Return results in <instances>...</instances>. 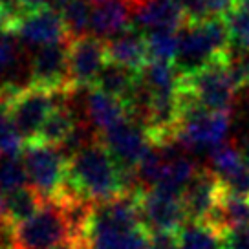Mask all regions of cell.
<instances>
[{"mask_svg": "<svg viewBox=\"0 0 249 249\" xmlns=\"http://www.w3.org/2000/svg\"><path fill=\"white\" fill-rule=\"evenodd\" d=\"M59 195H73L92 203L123 195L119 165L101 136L68 158V172Z\"/></svg>", "mask_w": 249, "mask_h": 249, "instance_id": "1", "label": "cell"}, {"mask_svg": "<svg viewBox=\"0 0 249 249\" xmlns=\"http://www.w3.org/2000/svg\"><path fill=\"white\" fill-rule=\"evenodd\" d=\"M229 48L231 39L224 18L185 22L178 30V53L172 66L179 75H191L224 57Z\"/></svg>", "mask_w": 249, "mask_h": 249, "instance_id": "2", "label": "cell"}, {"mask_svg": "<svg viewBox=\"0 0 249 249\" xmlns=\"http://www.w3.org/2000/svg\"><path fill=\"white\" fill-rule=\"evenodd\" d=\"M73 240V231L59 200H48L26 222L13 227V249H52Z\"/></svg>", "mask_w": 249, "mask_h": 249, "instance_id": "3", "label": "cell"}, {"mask_svg": "<svg viewBox=\"0 0 249 249\" xmlns=\"http://www.w3.org/2000/svg\"><path fill=\"white\" fill-rule=\"evenodd\" d=\"M226 55L191 75H179V86L213 112H229L234 103L236 86L227 68Z\"/></svg>", "mask_w": 249, "mask_h": 249, "instance_id": "4", "label": "cell"}, {"mask_svg": "<svg viewBox=\"0 0 249 249\" xmlns=\"http://www.w3.org/2000/svg\"><path fill=\"white\" fill-rule=\"evenodd\" d=\"M22 160L28 171L30 185L42 196V200H55L61 193L66 172L68 158L59 147L44 143H26Z\"/></svg>", "mask_w": 249, "mask_h": 249, "instance_id": "5", "label": "cell"}, {"mask_svg": "<svg viewBox=\"0 0 249 249\" xmlns=\"http://www.w3.org/2000/svg\"><path fill=\"white\" fill-rule=\"evenodd\" d=\"M64 92V90H62ZM61 92H52L40 86L28 85L8 103L9 116L15 123L24 143H33L52 110L57 105Z\"/></svg>", "mask_w": 249, "mask_h": 249, "instance_id": "6", "label": "cell"}, {"mask_svg": "<svg viewBox=\"0 0 249 249\" xmlns=\"http://www.w3.org/2000/svg\"><path fill=\"white\" fill-rule=\"evenodd\" d=\"M70 42L71 39H64L33 52L30 59V85L52 92L71 90Z\"/></svg>", "mask_w": 249, "mask_h": 249, "instance_id": "7", "label": "cell"}, {"mask_svg": "<svg viewBox=\"0 0 249 249\" xmlns=\"http://www.w3.org/2000/svg\"><path fill=\"white\" fill-rule=\"evenodd\" d=\"M140 213L143 226L152 231L178 233L187 224V213L181 196L165 193L161 189H143L140 193Z\"/></svg>", "mask_w": 249, "mask_h": 249, "instance_id": "8", "label": "cell"}, {"mask_svg": "<svg viewBox=\"0 0 249 249\" xmlns=\"http://www.w3.org/2000/svg\"><path fill=\"white\" fill-rule=\"evenodd\" d=\"M99 136L105 147L114 156L117 165L126 169H138L140 161L152 147L147 130L130 117H126L124 121L117 123L116 126H112Z\"/></svg>", "mask_w": 249, "mask_h": 249, "instance_id": "9", "label": "cell"}, {"mask_svg": "<svg viewBox=\"0 0 249 249\" xmlns=\"http://www.w3.org/2000/svg\"><path fill=\"white\" fill-rule=\"evenodd\" d=\"M108 61L107 42L92 35L70 42V86L93 88L101 68Z\"/></svg>", "mask_w": 249, "mask_h": 249, "instance_id": "10", "label": "cell"}, {"mask_svg": "<svg viewBox=\"0 0 249 249\" xmlns=\"http://www.w3.org/2000/svg\"><path fill=\"white\" fill-rule=\"evenodd\" d=\"M13 33L22 44L30 48H42L68 39L61 13L53 8H44L26 13L15 24Z\"/></svg>", "mask_w": 249, "mask_h": 249, "instance_id": "11", "label": "cell"}, {"mask_svg": "<svg viewBox=\"0 0 249 249\" xmlns=\"http://www.w3.org/2000/svg\"><path fill=\"white\" fill-rule=\"evenodd\" d=\"M224 193L222 183L211 169H198L195 178L181 193L189 222H205L216 209L220 196Z\"/></svg>", "mask_w": 249, "mask_h": 249, "instance_id": "12", "label": "cell"}, {"mask_svg": "<svg viewBox=\"0 0 249 249\" xmlns=\"http://www.w3.org/2000/svg\"><path fill=\"white\" fill-rule=\"evenodd\" d=\"M107 53L108 61L123 64L134 71H141L150 62L147 37L136 26H128L107 40Z\"/></svg>", "mask_w": 249, "mask_h": 249, "instance_id": "13", "label": "cell"}, {"mask_svg": "<svg viewBox=\"0 0 249 249\" xmlns=\"http://www.w3.org/2000/svg\"><path fill=\"white\" fill-rule=\"evenodd\" d=\"M134 26L141 31H178L187 22L183 11L172 0H148L134 11Z\"/></svg>", "mask_w": 249, "mask_h": 249, "instance_id": "14", "label": "cell"}, {"mask_svg": "<svg viewBox=\"0 0 249 249\" xmlns=\"http://www.w3.org/2000/svg\"><path fill=\"white\" fill-rule=\"evenodd\" d=\"M132 11L123 0H105L92 8L90 35L95 39L107 40L128 28Z\"/></svg>", "mask_w": 249, "mask_h": 249, "instance_id": "15", "label": "cell"}, {"mask_svg": "<svg viewBox=\"0 0 249 249\" xmlns=\"http://www.w3.org/2000/svg\"><path fill=\"white\" fill-rule=\"evenodd\" d=\"M85 114L86 121L99 134L107 132L108 128L126 119V110H124L123 101L114 95L101 92V90H95V88H92L86 97Z\"/></svg>", "mask_w": 249, "mask_h": 249, "instance_id": "16", "label": "cell"}, {"mask_svg": "<svg viewBox=\"0 0 249 249\" xmlns=\"http://www.w3.org/2000/svg\"><path fill=\"white\" fill-rule=\"evenodd\" d=\"M205 222H209L222 233L238 227H249V200L244 196L222 193L216 209Z\"/></svg>", "mask_w": 249, "mask_h": 249, "instance_id": "17", "label": "cell"}, {"mask_svg": "<svg viewBox=\"0 0 249 249\" xmlns=\"http://www.w3.org/2000/svg\"><path fill=\"white\" fill-rule=\"evenodd\" d=\"M138 75H140V71H134L114 61H107V64L101 68L99 75L93 83V88L123 101L126 99V95L132 92Z\"/></svg>", "mask_w": 249, "mask_h": 249, "instance_id": "18", "label": "cell"}, {"mask_svg": "<svg viewBox=\"0 0 249 249\" xmlns=\"http://www.w3.org/2000/svg\"><path fill=\"white\" fill-rule=\"evenodd\" d=\"M42 196L31 185L20 187L13 193L4 195V220L15 227L26 222L42 207Z\"/></svg>", "mask_w": 249, "mask_h": 249, "instance_id": "19", "label": "cell"}, {"mask_svg": "<svg viewBox=\"0 0 249 249\" xmlns=\"http://www.w3.org/2000/svg\"><path fill=\"white\" fill-rule=\"evenodd\" d=\"M178 249H224V233L209 222H187L178 231Z\"/></svg>", "mask_w": 249, "mask_h": 249, "instance_id": "20", "label": "cell"}, {"mask_svg": "<svg viewBox=\"0 0 249 249\" xmlns=\"http://www.w3.org/2000/svg\"><path fill=\"white\" fill-rule=\"evenodd\" d=\"M30 71V62L24 66L22 53L15 40H11L6 35L0 39V86L2 85H18L28 86L24 81H20L22 71Z\"/></svg>", "mask_w": 249, "mask_h": 249, "instance_id": "21", "label": "cell"}, {"mask_svg": "<svg viewBox=\"0 0 249 249\" xmlns=\"http://www.w3.org/2000/svg\"><path fill=\"white\" fill-rule=\"evenodd\" d=\"M62 22L66 28L68 39H83L90 35V22H92V4L86 0H73L68 6L59 11Z\"/></svg>", "mask_w": 249, "mask_h": 249, "instance_id": "22", "label": "cell"}, {"mask_svg": "<svg viewBox=\"0 0 249 249\" xmlns=\"http://www.w3.org/2000/svg\"><path fill=\"white\" fill-rule=\"evenodd\" d=\"M147 44L150 61L174 64V59H176V53H178V31H150L147 35Z\"/></svg>", "mask_w": 249, "mask_h": 249, "instance_id": "23", "label": "cell"}, {"mask_svg": "<svg viewBox=\"0 0 249 249\" xmlns=\"http://www.w3.org/2000/svg\"><path fill=\"white\" fill-rule=\"evenodd\" d=\"M242 148L234 143H222L220 147L213 148L209 152V169L218 178H224L226 174L236 171L240 165H244Z\"/></svg>", "mask_w": 249, "mask_h": 249, "instance_id": "24", "label": "cell"}, {"mask_svg": "<svg viewBox=\"0 0 249 249\" xmlns=\"http://www.w3.org/2000/svg\"><path fill=\"white\" fill-rule=\"evenodd\" d=\"M24 140L17 130L13 119L9 116L6 103H0V154L6 158L18 156L24 150Z\"/></svg>", "mask_w": 249, "mask_h": 249, "instance_id": "25", "label": "cell"}, {"mask_svg": "<svg viewBox=\"0 0 249 249\" xmlns=\"http://www.w3.org/2000/svg\"><path fill=\"white\" fill-rule=\"evenodd\" d=\"M28 181L30 178H28L26 165H24V160H20L18 156H11V158H6L4 161H0V193L2 195H8L20 187H26Z\"/></svg>", "mask_w": 249, "mask_h": 249, "instance_id": "26", "label": "cell"}, {"mask_svg": "<svg viewBox=\"0 0 249 249\" xmlns=\"http://www.w3.org/2000/svg\"><path fill=\"white\" fill-rule=\"evenodd\" d=\"M224 249H249V227H238L224 233Z\"/></svg>", "mask_w": 249, "mask_h": 249, "instance_id": "27", "label": "cell"}, {"mask_svg": "<svg viewBox=\"0 0 249 249\" xmlns=\"http://www.w3.org/2000/svg\"><path fill=\"white\" fill-rule=\"evenodd\" d=\"M150 249H178V233L172 231H152L148 233Z\"/></svg>", "mask_w": 249, "mask_h": 249, "instance_id": "28", "label": "cell"}, {"mask_svg": "<svg viewBox=\"0 0 249 249\" xmlns=\"http://www.w3.org/2000/svg\"><path fill=\"white\" fill-rule=\"evenodd\" d=\"M22 4V8L30 13V11H37V9L52 8V2L53 0H18Z\"/></svg>", "mask_w": 249, "mask_h": 249, "instance_id": "29", "label": "cell"}, {"mask_svg": "<svg viewBox=\"0 0 249 249\" xmlns=\"http://www.w3.org/2000/svg\"><path fill=\"white\" fill-rule=\"evenodd\" d=\"M9 33H13V28H11V22H9L6 17L2 15V11H0V39L2 37H6Z\"/></svg>", "mask_w": 249, "mask_h": 249, "instance_id": "30", "label": "cell"}, {"mask_svg": "<svg viewBox=\"0 0 249 249\" xmlns=\"http://www.w3.org/2000/svg\"><path fill=\"white\" fill-rule=\"evenodd\" d=\"M52 249H83V246L75 240H68V242H62V244H59V246H55Z\"/></svg>", "mask_w": 249, "mask_h": 249, "instance_id": "31", "label": "cell"}, {"mask_svg": "<svg viewBox=\"0 0 249 249\" xmlns=\"http://www.w3.org/2000/svg\"><path fill=\"white\" fill-rule=\"evenodd\" d=\"M4 220V195L0 193V222Z\"/></svg>", "mask_w": 249, "mask_h": 249, "instance_id": "32", "label": "cell"}, {"mask_svg": "<svg viewBox=\"0 0 249 249\" xmlns=\"http://www.w3.org/2000/svg\"><path fill=\"white\" fill-rule=\"evenodd\" d=\"M236 6H238V8L248 9L249 11V0H236Z\"/></svg>", "mask_w": 249, "mask_h": 249, "instance_id": "33", "label": "cell"}, {"mask_svg": "<svg viewBox=\"0 0 249 249\" xmlns=\"http://www.w3.org/2000/svg\"><path fill=\"white\" fill-rule=\"evenodd\" d=\"M244 110H246V117H248V121H249V86H248V99H246V107H244Z\"/></svg>", "mask_w": 249, "mask_h": 249, "instance_id": "34", "label": "cell"}]
</instances>
